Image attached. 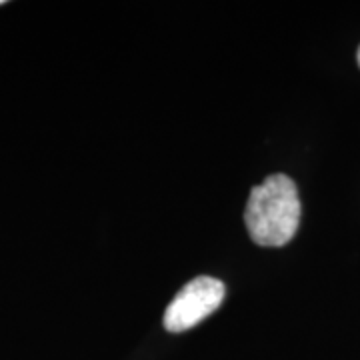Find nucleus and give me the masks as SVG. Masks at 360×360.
<instances>
[{
  "instance_id": "obj_1",
  "label": "nucleus",
  "mask_w": 360,
  "mask_h": 360,
  "mask_svg": "<svg viewBox=\"0 0 360 360\" xmlns=\"http://www.w3.org/2000/svg\"><path fill=\"white\" fill-rule=\"evenodd\" d=\"M300 210L295 180L286 174H272L248 196L245 222L250 238L270 248L288 245L298 231Z\"/></svg>"
},
{
  "instance_id": "obj_2",
  "label": "nucleus",
  "mask_w": 360,
  "mask_h": 360,
  "mask_svg": "<svg viewBox=\"0 0 360 360\" xmlns=\"http://www.w3.org/2000/svg\"><path fill=\"white\" fill-rule=\"evenodd\" d=\"M224 284L212 276H198L182 286L165 312V328L168 333H184L210 316L224 300Z\"/></svg>"
},
{
  "instance_id": "obj_3",
  "label": "nucleus",
  "mask_w": 360,
  "mask_h": 360,
  "mask_svg": "<svg viewBox=\"0 0 360 360\" xmlns=\"http://www.w3.org/2000/svg\"><path fill=\"white\" fill-rule=\"evenodd\" d=\"M359 65H360V49H359Z\"/></svg>"
},
{
  "instance_id": "obj_4",
  "label": "nucleus",
  "mask_w": 360,
  "mask_h": 360,
  "mask_svg": "<svg viewBox=\"0 0 360 360\" xmlns=\"http://www.w3.org/2000/svg\"><path fill=\"white\" fill-rule=\"evenodd\" d=\"M0 4H2V0H0Z\"/></svg>"
}]
</instances>
